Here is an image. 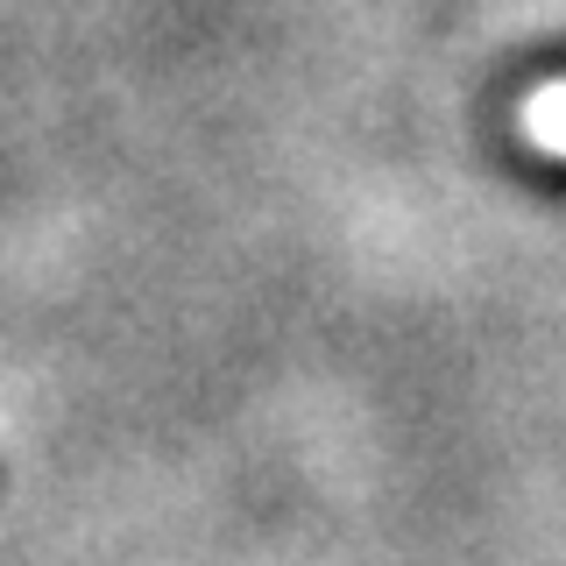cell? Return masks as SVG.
Masks as SVG:
<instances>
[{
	"label": "cell",
	"instance_id": "1",
	"mask_svg": "<svg viewBox=\"0 0 566 566\" xmlns=\"http://www.w3.org/2000/svg\"><path fill=\"white\" fill-rule=\"evenodd\" d=\"M524 128H531V142H545V149L566 156V85H545V93L524 106Z\"/></svg>",
	"mask_w": 566,
	"mask_h": 566
}]
</instances>
